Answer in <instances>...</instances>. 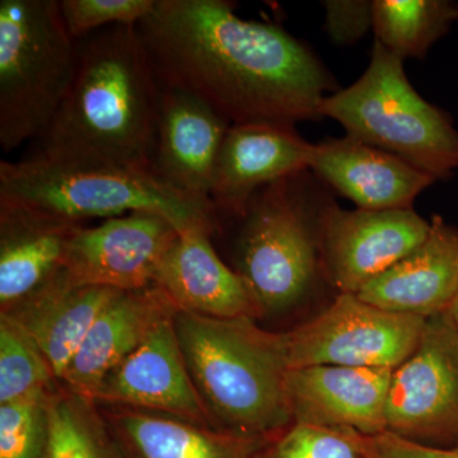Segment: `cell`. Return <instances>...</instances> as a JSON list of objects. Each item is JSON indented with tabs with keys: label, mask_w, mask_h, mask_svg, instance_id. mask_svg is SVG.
Wrapping results in <instances>:
<instances>
[{
	"label": "cell",
	"mask_w": 458,
	"mask_h": 458,
	"mask_svg": "<svg viewBox=\"0 0 458 458\" xmlns=\"http://www.w3.org/2000/svg\"><path fill=\"white\" fill-rule=\"evenodd\" d=\"M227 0H157L138 25L162 84L209 105L229 123L321 117L334 80L309 47Z\"/></svg>",
	"instance_id": "cell-1"
},
{
	"label": "cell",
	"mask_w": 458,
	"mask_h": 458,
	"mask_svg": "<svg viewBox=\"0 0 458 458\" xmlns=\"http://www.w3.org/2000/svg\"><path fill=\"white\" fill-rule=\"evenodd\" d=\"M164 84L138 26L78 41L73 82L32 155L149 172Z\"/></svg>",
	"instance_id": "cell-2"
},
{
	"label": "cell",
	"mask_w": 458,
	"mask_h": 458,
	"mask_svg": "<svg viewBox=\"0 0 458 458\" xmlns=\"http://www.w3.org/2000/svg\"><path fill=\"white\" fill-rule=\"evenodd\" d=\"M174 328L216 429L271 438L292 426L282 333L264 330L251 318H205L181 310L174 312Z\"/></svg>",
	"instance_id": "cell-3"
},
{
	"label": "cell",
	"mask_w": 458,
	"mask_h": 458,
	"mask_svg": "<svg viewBox=\"0 0 458 458\" xmlns=\"http://www.w3.org/2000/svg\"><path fill=\"white\" fill-rule=\"evenodd\" d=\"M307 171L255 192L240 213L232 262L251 295L258 318L302 306L325 282L319 247L324 201L312 197Z\"/></svg>",
	"instance_id": "cell-4"
},
{
	"label": "cell",
	"mask_w": 458,
	"mask_h": 458,
	"mask_svg": "<svg viewBox=\"0 0 458 458\" xmlns=\"http://www.w3.org/2000/svg\"><path fill=\"white\" fill-rule=\"evenodd\" d=\"M321 117L342 123L346 135L379 148L447 180L458 170V131L441 108L409 82L403 60L375 41L369 68L348 89L322 99Z\"/></svg>",
	"instance_id": "cell-5"
},
{
	"label": "cell",
	"mask_w": 458,
	"mask_h": 458,
	"mask_svg": "<svg viewBox=\"0 0 458 458\" xmlns=\"http://www.w3.org/2000/svg\"><path fill=\"white\" fill-rule=\"evenodd\" d=\"M0 198L75 223L150 212L164 216L179 232L199 228L213 233L218 228L213 210L168 189L149 172L63 164L35 155L0 161Z\"/></svg>",
	"instance_id": "cell-6"
},
{
	"label": "cell",
	"mask_w": 458,
	"mask_h": 458,
	"mask_svg": "<svg viewBox=\"0 0 458 458\" xmlns=\"http://www.w3.org/2000/svg\"><path fill=\"white\" fill-rule=\"evenodd\" d=\"M78 41L59 0L0 2V146L12 152L50 128L73 82Z\"/></svg>",
	"instance_id": "cell-7"
},
{
	"label": "cell",
	"mask_w": 458,
	"mask_h": 458,
	"mask_svg": "<svg viewBox=\"0 0 458 458\" xmlns=\"http://www.w3.org/2000/svg\"><path fill=\"white\" fill-rule=\"evenodd\" d=\"M427 318L337 293L315 318L282 333L289 369L311 366L394 369L418 345Z\"/></svg>",
	"instance_id": "cell-8"
},
{
	"label": "cell",
	"mask_w": 458,
	"mask_h": 458,
	"mask_svg": "<svg viewBox=\"0 0 458 458\" xmlns=\"http://www.w3.org/2000/svg\"><path fill=\"white\" fill-rule=\"evenodd\" d=\"M386 432L433 447L458 443V327L450 312L426 319L411 354L393 370Z\"/></svg>",
	"instance_id": "cell-9"
},
{
	"label": "cell",
	"mask_w": 458,
	"mask_h": 458,
	"mask_svg": "<svg viewBox=\"0 0 458 458\" xmlns=\"http://www.w3.org/2000/svg\"><path fill=\"white\" fill-rule=\"evenodd\" d=\"M430 222L414 209L344 210L324 201L319 247L325 282L337 293L358 294L424 242Z\"/></svg>",
	"instance_id": "cell-10"
},
{
	"label": "cell",
	"mask_w": 458,
	"mask_h": 458,
	"mask_svg": "<svg viewBox=\"0 0 458 458\" xmlns=\"http://www.w3.org/2000/svg\"><path fill=\"white\" fill-rule=\"evenodd\" d=\"M179 229L161 214L134 212L81 225L66 242L62 270L74 285L143 291L155 283Z\"/></svg>",
	"instance_id": "cell-11"
},
{
	"label": "cell",
	"mask_w": 458,
	"mask_h": 458,
	"mask_svg": "<svg viewBox=\"0 0 458 458\" xmlns=\"http://www.w3.org/2000/svg\"><path fill=\"white\" fill-rule=\"evenodd\" d=\"M176 310L165 312L150 328L143 343L108 373L93 401L101 405L147 410L216 428L183 360L174 328Z\"/></svg>",
	"instance_id": "cell-12"
},
{
	"label": "cell",
	"mask_w": 458,
	"mask_h": 458,
	"mask_svg": "<svg viewBox=\"0 0 458 458\" xmlns=\"http://www.w3.org/2000/svg\"><path fill=\"white\" fill-rule=\"evenodd\" d=\"M229 126L201 99L164 86L150 174L168 189L216 213L210 192Z\"/></svg>",
	"instance_id": "cell-13"
},
{
	"label": "cell",
	"mask_w": 458,
	"mask_h": 458,
	"mask_svg": "<svg viewBox=\"0 0 458 458\" xmlns=\"http://www.w3.org/2000/svg\"><path fill=\"white\" fill-rule=\"evenodd\" d=\"M312 148L293 125L232 123L219 150L210 192L216 219L240 213L265 186L309 171Z\"/></svg>",
	"instance_id": "cell-14"
},
{
	"label": "cell",
	"mask_w": 458,
	"mask_h": 458,
	"mask_svg": "<svg viewBox=\"0 0 458 458\" xmlns=\"http://www.w3.org/2000/svg\"><path fill=\"white\" fill-rule=\"evenodd\" d=\"M393 369L311 366L285 375V396L293 423L386 432L385 408Z\"/></svg>",
	"instance_id": "cell-15"
},
{
	"label": "cell",
	"mask_w": 458,
	"mask_h": 458,
	"mask_svg": "<svg viewBox=\"0 0 458 458\" xmlns=\"http://www.w3.org/2000/svg\"><path fill=\"white\" fill-rule=\"evenodd\" d=\"M310 170L363 210L412 209L436 179L351 135L313 144Z\"/></svg>",
	"instance_id": "cell-16"
},
{
	"label": "cell",
	"mask_w": 458,
	"mask_h": 458,
	"mask_svg": "<svg viewBox=\"0 0 458 458\" xmlns=\"http://www.w3.org/2000/svg\"><path fill=\"white\" fill-rule=\"evenodd\" d=\"M212 234L199 228L180 232L153 286L181 311L205 318L258 319L245 283L216 254Z\"/></svg>",
	"instance_id": "cell-17"
},
{
	"label": "cell",
	"mask_w": 458,
	"mask_h": 458,
	"mask_svg": "<svg viewBox=\"0 0 458 458\" xmlns=\"http://www.w3.org/2000/svg\"><path fill=\"white\" fill-rule=\"evenodd\" d=\"M458 293V227L433 216L414 251L364 286L358 297L400 315L429 318L450 311Z\"/></svg>",
	"instance_id": "cell-18"
},
{
	"label": "cell",
	"mask_w": 458,
	"mask_h": 458,
	"mask_svg": "<svg viewBox=\"0 0 458 458\" xmlns=\"http://www.w3.org/2000/svg\"><path fill=\"white\" fill-rule=\"evenodd\" d=\"M81 223L0 198V306L8 311L62 267L66 242Z\"/></svg>",
	"instance_id": "cell-19"
},
{
	"label": "cell",
	"mask_w": 458,
	"mask_h": 458,
	"mask_svg": "<svg viewBox=\"0 0 458 458\" xmlns=\"http://www.w3.org/2000/svg\"><path fill=\"white\" fill-rule=\"evenodd\" d=\"M98 406L123 458H255L273 438L240 436L128 406Z\"/></svg>",
	"instance_id": "cell-20"
},
{
	"label": "cell",
	"mask_w": 458,
	"mask_h": 458,
	"mask_svg": "<svg viewBox=\"0 0 458 458\" xmlns=\"http://www.w3.org/2000/svg\"><path fill=\"white\" fill-rule=\"evenodd\" d=\"M117 293L104 286L74 285L60 267L38 291L2 313L31 336L60 381L99 313Z\"/></svg>",
	"instance_id": "cell-21"
},
{
	"label": "cell",
	"mask_w": 458,
	"mask_h": 458,
	"mask_svg": "<svg viewBox=\"0 0 458 458\" xmlns=\"http://www.w3.org/2000/svg\"><path fill=\"white\" fill-rule=\"evenodd\" d=\"M176 309L156 286L120 292L99 313L60 381L68 390L92 400L108 373L146 339L165 312Z\"/></svg>",
	"instance_id": "cell-22"
},
{
	"label": "cell",
	"mask_w": 458,
	"mask_h": 458,
	"mask_svg": "<svg viewBox=\"0 0 458 458\" xmlns=\"http://www.w3.org/2000/svg\"><path fill=\"white\" fill-rule=\"evenodd\" d=\"M458 21V4L451 0H375L376 41L405 60L421 59Z\"/></svg>",
	"instance_id": "cell-23"
},
{
	"label": "cell",
	"mask_w": 458,
	"mask_h": 458,
	"mask_svg": "<svg viewBox=\"0 0 458 458\" xmlns=\"http://www.w3.org/2000/svg\"><path fill=\"white\" fill-rule=\"evenodd\" d=\"M45 458H123L95 401L51 388Z\"/></svg>",
	"instance_id": "cell-24"
},
{
	"label": "cell",
	"mask_w": 458,
	"mask_h": 458,
	"mask_svg": "<svg viewBox=\"0 0 458 458\" xmlns=\"http://www.w3.org/2000/svg\"><path fill=\"white\" fill-rule=\"evenodd\" d=\"M56 381L50 364L23 327L0 315V403L21 399Z\"/></svg>",
	"instance_id": "cell-25"
},
{
	"label": "cell",
	"mask_w": 458,
	"mask_h": 458,
	"mask_svg": "<svg viewBox=\"0 0 458 458\" xmlns=\"http://www.w3.org/2000/svg\"><path fill=\"white\" fill-rule=\"evenodd\" d=\"M51 388L0 403V458H45Z\"/></svg>",
	"instance_id": "cell-26"
},
{
	"label": "cell",
	"mask_w": 458,
	"mask_h": 458,
	"mask_svg": "<svg viewBox=\"0 0 458 458\" xmlns=\"http://www.w3.org/2000/svg\"><path fill=\"white\" fill-rule=\"evenodd\" d=\"M354 430L292 423L269 439L255 458H366Z\"/></svg>",
	"instance_id": "cell-27"
},
{
	"label": "cell",
	"mask_w": 458,
	"mask_h": 458,
	"mask_svg": "<svg viewBox=\"0 0 458 458\" xmlns=\"http://www.w3.org/2000/svg\"><path fill=\"white\" fill-rule=\"evenodd\" d=\"M157 0H62L60 11L75 41L113 26H138Z\"/></svg>",
	"instance_id": "cell-28"
},
{
	"label": "cell",
	"mask_w": 458,
	"mask_h": 458,
	"mask_svg": "<svg viewBox=\"0 0 458 458\" xmlns=\"http://www.w3.org/2000/svg\"><path fill=\"white\" fill-rule=\"evenodd\" d=\"M325 29L339 47H351L373 29V2L369 0H327Z\"/></svg>",
	"instance_id": "cell-29"
},
{
	"label": "cell",
	"mask_w": 458,
	"mask_h": 458,
	"mask_svg": "<svg viewBox=\"0 0 458 458\" xmlns=\"http://www.w3.org/2000/svg\"><path fill=\"white\" fill-rule=\"evenodd\" d=\"M361 454L366 458H458V445L433 447L408 441L390 432L358 434Z\"/></svg>",
	"instance_id": "cell-30"
},
{
	"label": "cell",
	"mask_w": 458,
	"mask_h": 458,
	"mask_svg": "<svg viewBox=\"0 0 458 458\" xmlns=\"http://www.w3.org/2000/svg\"><path fill=\"white\" fill-rule=\"evenodd\" d=\"M448 312H450L451 318H454V324H456V327H458V293L456 298H454V303H452L450 311Z\"/></svg>",
	"instance_id": "cell-31"
},
{
	"label": "cell",
	"mask_w": 458,
	"mask_h": 458,
	"mask_svg": "<svg viewBox=\"0 0 458 458\" xmlns=\"http://www.w3.org/2000/svg\"><path fill=\"white\" fill-rule=\"evenodd\" d=\"M458 445V443H457V445Z\"/></svg>",
	"instance_id": "cell-32"
}]
</instances>
